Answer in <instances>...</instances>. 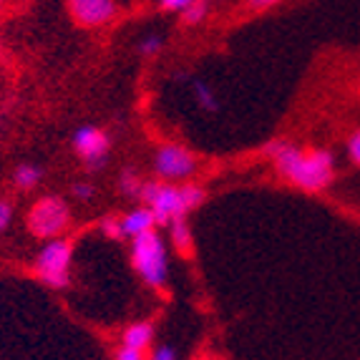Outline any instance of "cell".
I'll return each mask as SVG.
<instances>
[{
    "label": "cell",
    "instance_id": "cell-1",
    "mask_svg": "<svg viewBox=\"0 0 360 360\" xmlns=\"http://www.w3.org/2000/svg\"><path fill=\"white\" fill-rule=\"evenodd\" d=\"M277 174L302 192H323L335 179V156L328 149H300L288 139H275L264 146Z\"/></svg>",
    "mask_w": 360,
    "mask_h": 360
},
{
    "label": "cell",
    "instance_id": "cell-8",
    "mask_svg": "<svg viewBox=\"0 0 360 360\" xmlns=\"http://www.w3.org/2000/svg\"><path fill=\"white\" fill-rule=\"evenodd\" d=\"M68 13L81 28H103L119 15V0H66Z\"/></svg>",
    "mask_w": 360,
    "mask_h": 360
},
{
    "label": "cell",
    "instance_id": "cell-7",
    "mask_svg": "<svg viewBox=\"0 0 360 360\" xmlns=\"http://www.w3.org/2000/svg\"><path fill=\"white\" fill-rule=\"evenodd\" d=\"M73 151L84 159L91 172H98L106 167L108 154H111V136L103 129L91 127V124L78 127L73 131Z\"/></svg>",
    "mask_w": 360,
    "mask_h": 360
},
{
    "label": "cell",
    "instance_id": "cell-25",
    "mask_svg": "<svg viewBox=\"0 0 360 360\" xmlns=\"http://www.w3.org/2000/svg\"><path fill=\"white\" fill-rule=\"evenodd\" d=\"M0 8H3V0H0Z\"/></svg>",
    "mask_w": 360,
    "mask_h": 360
},
{
    "label": "cell",
    "instance_id": "cell-23",
    "mask_svg": "<svg viewBox=\"0 0 360 360\" xmlns=\"http://www.w3.org/2000/svg\"><path fill=\"white\" fill-rule=\"evenodd\" d=\"M114 358H116V360H141V358H146V353L129 348V345H119V350L114 353Z\"/></svg>",
    "mask_w": 360,
    "mask_h": 360
},
{
    "label": "cell",
    "instance_id": "cell-19",
    "mask_svg": "<svg viewBox=\"0 0 360 360\" xmlns=\"http://www.w3.org/2000/svg\"><path fill=\"white\" fill-rule=\"evenodd\" d=\"M13 222V205L6 197H0V234H6Z\"/></svg>",
    "mask_w": 360,
    "mask_h": 360
},
{
    "label": "cell",
    "instance_id": "cell-14",
    "mask_svg": "<svg viewBox=\"0 0 360 360\" xmlns=\"http://www.w3.org/2000/svg\"><path fill=\"white\" fill-rule=\"evenodd\" d=\"M141 186H144V181H141V176L134 172V169H124L119 176V189L124 197L129 199H141Z\"/></svg>",
    "mask_w": 360,
    "mask_h": 360
},
{
    "label": "cell",
    "instance_id": "cell-16",
    "mask_svg": "<svg viewBox=\"0 0 360 360\" xmlns=\"http://www.w3.org/2000/svg\"><path fill=\"white\" fill-rule=\"evenodd\" d=\"M164 49V36L162 33H146L141 41H139V53L144 56V58H154L159 56Z\"/></svg>",
    "mask_w": 360,
    "mask_h": 360
},
{
    "label": "cell",
    "instance_id": "cell-6",
    "mask_svg": "<svg viewBox=\"0 0 360 360\" xmlns=\"http://www.w3.org/2000/svg\"><path fill=\"white\" fill-rule=\"evenodd\" d=\"M154 174L164 181H184L197 172V156L181 144H159L151 159Z\"/></svg>",
    "mask_w": 360,
    "mask_h": 360
},
{
    "label": "cell",
    "instance_id": "cell-15",
    "mask_svg": "<svg viewBox=\"0 0 360 360\" xmlns=\"http://www.w3.org/2000/svg\"><path fill=\"white\" fill-rule=\"evenodd\" d=\"M192 94H194V101L205 108V111H210V114H214L217 108H219V103H217V96L212 94V89L207 84H202V81H192Z\"/></svg>",
    "mask_w": 360,
    "mask_h": 360
},
{
    "label": "cell",
    "instance_id": "cell-20",
    "mask_svg": "<svg viewBox=\"0 0 360 360\" xmlns=\"http://www.w3.org/2000/svg\"><path fill=\"white\" fill-rule=\"evenodd\" d=\"M348 156H350V162H353L355 167L360 169V129H355V131L350 134V139H348Z\"/></svg>",
    "mask_w": 360,
    "mask_h": 360
},
{
    "label": "cell",
    "instance_id": "cell-9",
    "mask_svg": "<svg viewBox=\"0 0 360 360\" xmlns=\"http://www.w3.org/2000/svg\"><path fill=\"white\" fill-rule=\"evenodd\" d=\"M154 335H156L154 323H149V320H139V323H131L127 330L121 333V345H129V348L146 353V350L154 345Z\"/></svg>",
    "mask_w": 360,
    "mask_h": 360
},
{
    "label": "cell",
    "instance_id": "cell-22",
    "mask_svg": "<svg viewBox=\"0 0 360 360\" xmlns=\"http://www.w3.org/2000/svg\"><path fill=\"white\" fill-rule=\"evenodd\" d=\"M194 0H159V8L164 13H181L186 6H192Z\"/></svg>",
    "mask_w": 360,
    "mask_h": 360
},
{
    "label": "cell",
    "instance_id": "cell-10",
    "mask_svg": "<svg viewBox=\"0 0 360 360\" xmlns=\"http://www.w3.org/2000/svg\"><path fill=\"white\" fill-rule=\"evenodd\" d=\"M156 227V217L149 207H136V210L127 212V214L121 217V229H124V237H136V234L146 232V229Z\"/></svg>",
    "mask_w": 360,
    "mask_h": 360
},
{
    "label": "cell",
    "instance_id": "cell-4",
    "mask_svg": "<svg viewBox=\"0 0 360 360\" xmlns=\"http://www.w3.org/2000/svg\"><path fill=\"white\" fill-rule=\"evenodd\" d=\"M71 264H73V240L68 237H53L38 250L33 259V272L38 275L46 288L66 290L71 285Z\"/></svg>",
    "mask_w": 360,
    "mask_h": 360
},
{
    "label": "cell",
    "instance_id": "cell-12",
    "mask_svg": "<svg viewBox=\"0 0 360 360\" xmlns=\"http://www.w3.org/2000/svg\"><path fill=\"white\" fill-rule=\"evenodd\" d=\"M41 179H43V169L36 167V164H20L13 172V184L18 186V189H23V192L36 189L41 184Z\"/></svg>",
    "mask_w": 360,
    "mask_h": 360
},
{
    "label": "cell",
    "instance_id": "cell-5",
    "mask_svg": "<svg viewBox=\"0 0 360 360\" xmlns=\"http://www.w3.org/2000/svg\"><path fill=\"white\" fill-rule=\"evenodd\" d=\"M25 224H28V232L38 240H53L71 227V207L58 194H46L33 202L28 217H25Z\"/></svg>",
    "mask_w": 360,
    "mask_h": 360
},
{
    "label": "cell",
    "instance_id": "cell-3",
    "mask_svg": "<svg viewBox=\"0 0 360 360\" xmlns=\"http://www.w3.org/2000/svg\"><path fill=\"white\" fill-rule=\"evenodd\" d=\"M131 267L141 283L151 290H164L169 277V250L162 232L156 227L131 237Z\"/></svg>",
    "mask_w": 360,
    "mask_h": 360
},
{
    "label": "cell",
    "instance_id": "cell-17",
    "mask_svg": "<svg viewBox=\"0 0 360 360\" xmlns=\"http://www.w3.org/2000/svg\"><path fill=\"white\" fill-rule=\"evenodd\" d=\"M98 229H101V234L103 237H108V240H124L121 217H116V214H103L101 222H98Z\"/></svg>",
    "mask_w": 360,
    "mask_h": 360
},
{
    "label": "cell",
    "instance_id": "cell-13",
    "mask_svg": "<svg viewBox=\"0 0 360 360\" xmlns=\"http://www.w3.org/2000/svg\"><path fill=\"white\" fill-rule=\"evenodd\" d=\"M181 20H184V25H202L207 20V15H210V0H194L192 6H186L184 11L179 13Z\"/></svg>",
    "mask_w": 360,
    "mask_h": 360
},
{
    "label": "cell",
    "instance_id": "cell-11",
    "mask_svg": "<svg viewBox=\"0 0 360 360\" xmlns=\"http://www.w3.org/2000/svg\"><path fill=\"white\" fill-rule=\"evenodd\" d=\"M167 229H169V240H172V245H174L181 255L192 252L194 237H192V229H189V222H186V217H174V219L167 224Z\"/></svg>",
    "mask_w": 360,
    "mask_h": 360
},
{
    "label": "cell",
    "instance_id": "cell-21",
    "mask_svg": "<svg viewBox=\"0 0 360 360\" xmlns=\"http://www.w3.org/2000/svg\"><path fill=\"white\" fill-rule=\"evenodd\" d=\"M151 358H154V360H176V358H179V353H176L172 345H167V342H164V345H156V348L151 350Z\"/></svg>",
    "mask_w": 360,
    "mask_h": 360
},
{
    "label": "cell",
    "instance_id": "cell-24",
    "mask_svg": "<svg viewBox=\"0 0 360 360\" xmlns=\"http://www.w3.org/2000/svg\"><path fill=\"white\" fill-rule=\"evenodd\" d=\"M277 3H283V0H247V8L259 13V11H270V8H275Z\"/></svg>",
    "mask_w": 360,
    "mask_h": 360
},
{
    "label": "cell",
    "instance_id": "cell-18",
    "mask_svg": "<svg viewBox=\"0 0 360 360\" xmlns=\"http://www.w3.org/2000/svg\"><path fill=\"white\" fill-rule=\"evenodd\" d=\"M73 197L78 199V202H84V205H89V202H94V197H96V186L89 184V181H76V184L71 186Z\"/></svg>",
    "mask_w": 360,
    "mask_h": 360
},
{
    "label": "cell",
    "instance_id": "cell-2",
    "mask_svg": "<svg viewBox=\"0 0 360 360\" xmlns=\"http://www.w3.org/2000/svg\"><path fill=\"white\" fill-rule=\"evenodd\" d=\"M207 192L197 184L174 186L169 181H144L141 186V202L154 212L156 224L167 227L174 217H186L192 210L202 207Z\"/></svg>",
    "mask_w": 360,
    "mask_h": 360
}]
</instances>
